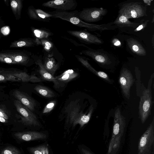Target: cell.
Wrapping results in <instances>:
<instances>
[{"instance_id": "cell-16", "label": "cell", "mask_w": 154, "mask_h": 154, "mask_svg": "<svg viewBox=\"0 0 154 154\" xmlns=\"http://www.w3.org/2000/svg\"><path fill=\"white\" fill-rule=\"evenodd\" d=\"M13 95L17 100L31 111L34 110L36 106L35 102L28 95L17 90L14 92Z\"/></svg>"}, {"instance_id": "cell-38", "label": "cell", "mask_w": 154, "mask_h": 154, "mask_svg": "<svg viewBox=\"0 0 154 154\" xmlns=\"http://www.w3.org/2000/svg\"><path fill=\"white\" fill-rule=\"evenodd\" d=\"M42 81V79L34 75H31L30 82H38Z\"/></svg>"}, {"instance_id": "cell-1", "label": "cell", "mask_w": 154, "mask_h": 154, "mask_svg": "<svg viewBox=\"0 0 154 154\" xmlns=\"http://www.w3.org/2000/svg\"><path fill=\"white\" fill-rule=\"evenodd\" d=\"M126 121L119 108L115 113L112 133L108 143L106 154H119L125 135Z\"/></svg>"}, {"instance_id": "cell-3", "label": "cell", "mask_w": 154, "mask_h": 154, "mask_svg": "<svg viewBox=\"0 0 154 154\" xmlns=\"http://www.w3.org/2000/svg\"><path fill=\"white\" fill-rule=\"evenodd\" d=\"M78 12L77 11H68L58 10L51 12L50 14L53 16V17L59 18L68 21L78 27L85 28L89 30L108 29V26H106L107 25H97L82 21L78 16Z\"/></svg>"}, {"instance_id": "cell-9", "label": "cell", "mask_w": 154, "mask_h": 154, "mask_svg": "<svg viewBox=\"0 0 154 154\" xmlns=\"http://www.w3.org/2000/svg\"><path fill=\"white\" fill-rule=\"evenodd\" d=\"M134 81L131 72L126 68H123L121 72L119 82L123 95L128 99L130 97V89Z\"/></svg>"}, {"instance_id": "cell-26", "label": "cell", "mask_w": 154, "mask_h": 154, "mask_svg": "<svg viewBox=\"0 0 154 154\" xmlns=\"http://www.w3.org/2000/svg\"><path fill=\"white\" fill-rule=\"evenodd\" d=\"M29 150L32 154H49L48 147L44 145L31 147Z\"/></svg>"}, {"instance_id": "cell-20", "label": "cell", "mask_w": 154, "mask_h": 154, "mask_svg": "<svg viewBox=\"0 0 154 154\" xmlns=\"http://www.w3.org/2000/svg\"><path fill=\"white\" fill-rule=\"evenodd\" d=\"M82 53L84 54L91 57L97 61L102 64H106L109 63L108 58L101 53L90 49L82 51Z\"/></svg>"}, {"instance_id": "cell-6", "label": "cell", "mask_w": 154, "mask_h": 154, "mask_svg": "<svg viewBox=\"0 0 154 154\" xmlns=\"http://www.w3.org/2000/svg\"><path fill=\"white\" fill-rule=\"evenodd\" d=\"M152 104L151 89L144 90L141 96L139 106V117L142 124L144 123L149 116Z\"/></svg>"}, {"instance_id": "cell-31", "label": "cell", "mask_w": 154, "mask_h": 154, "mask_svg": "<svg viewBox=\"0 0 154 154\" xmlns=\"http://www.w3.org/2000/svg\"><path fill=\"white\" fill-rule=\"evenodd\" d=\"M0 62L8 64H16V63L3 51H0Z\"/></svg>"}, {"instance_id": "cell-24", "label": "cell", "mask_w": 154, "mask_h": 154, "mask_svg": "<svg viewBox=\"0 0 154 154\" xmlns=\"http://www.w3.org/2000/svg\"><path fill=\"white\" fill-rule=\"evenodd\" d=\"M10 5L12 12L17 20L20 17L23 3L21 0H12L10 1Z\"/></svg>"}, {"instance_id": "cell-8", "label": "cell", "mask_w": 154, "mask_h": 154, "mask_svg": "<svg viewBox=\"0 0 154 154\" xmlns=\"http://www.w3.org/2000/svg\"><path fill=\"white\" fill-rule=\"evenodd\" d=\"M107 10L103 8H88L78 12L79 18L86 22H93L101 20L106 14Z\"/></svg>"}, {"instance_id": "cell-11", "label": "cell", "mask_w": 154, "mask_h": 154, "mask_svg": "<svg viewBox=\"0 0 154 154\" xmlns=\"http://www.w3.org/2000/svg\"><path fill=\"white\" fill-rule=\"evenodd\" d=\"M42 5L58 10L68 11L75 9L77 3L75 0H55L45 2Z\"/></svg>"}, {"instance_id": "cell-39", "label": "cell", "mask_w": 154, "mask_h": 154, "mask_svg": "<svg viewBox=\"0 0 154 154\" xmlns=\"http://www.w3.org/2000/svg\"><path fill=\"white\" fill-rule=\"evenodd\" d=\"M0 116L4 117L6 120H8V117L7 115L3 110L1 109H0Z\"/></svg>"}, {"instance_id": "cell-4", "label": "cell", "mask_w": 154, "mask_h": 154, "mask_svg": "<svg viewBox=\"0 0 154 154\" xmlns=\"http://www.w3.org/2000/svg\"><path fill=\"white\" fill-rule=\"evenodd\" d=\"M154 119L140 137L137 154H154Z\"/></svg>"}, {"instance_id": "cell-21", "label": "cell", "mask_w": 154, "mask_h": 154, "mask_svg": "<svg viewBox=\"0 0 154 154\" xmlns=\"http://www.w3.org/2000/svg\"><path fill=\"white\" fill-rule=\"evenodd\" d=\"M33 34L35 38L37 44H40L39 40L48 38L53 35L49 31L43 29H36L34 27L31 28Z\"/></svg>"}, {"instance_id": "cell-23", "label": "cell", "mask_w": 154, "mask_h": 154, "mask_svg": "<svg viewBox=\"0 0 154 154\" xmlns=\"http://www.w3.org/2000/svg\"><path fill=\"white\" fill-rule=\"evenodd\" d=\"M78 74L72 69H68L65 71L61 75L55 77L58 81L68 82L76 77Z\"/></svg>"}, {"instance_id": "cell-25", "label": "cell", "mask_w": 154, "mask_h": 154, "mask_svg": "<svg viewBox=\"0 0 154 154\" xmlns=\"http://www.w3.org/2000/svg\"><path fill=\"white\" fill-rule=\"evenodd\" d=\"M34 89L37 92L45 97L51 98L55 96V94L52 91L42 85H37L35 87Z\"/></svg>"}, {"instance_id": "cell-28", "label": "cell", "mask_w": 154, "mask_h": 154, "mask_svg": "<svg viewBox=\"0 0 154 154\" xmlns=\"http://www.w3.org/2000/svg\"><path fill=\"white\" fill-rule=\"evenodd\" d=\"M7 81L17 82L21 81V80L10 73L0 74V82Z\"/></svg>"}, {"instance_id": "cell-14", "label": "cell", "mask_w": 154, "mask_h": 154, "mask_svg": "<svg viewBox=\"0 0 154 154\" xmlns=\"http://www.w3.org/2000/svg\"><path fill=\"white\" fill-rule=\"evenodd\" d=\"M14 135L18 139L25 141L43 139L47 137L46 134L36 131L17 132L15 133Z\"/></svg>"}, {"instance_id": "cell-17", "label": "cell", "mask_w": 154, "mask_h": 154, "mask_svg": "<svg viewBox=\"0 0 154 154\" xmlns=\"http://www.w3.org/2000/svg\"><path fill=\"white\" fill-rule=\"evenodd\" d=\"M54 53H46L44 56V62L43 64L45 69L52 75L54 74L59 67V63L56 62L53 57Z\"/></svg>"}, {"instance_id": "cell-34", "label": "cell", "mask_w": 154, "mask_h": 154, "mask_svg": "<svg viewBox=\"0 0 154 154\" xmlns=\"http://www.w3.org/2000/svg\"><path fill=\"white\" fill-rule=\"evenodd\" d=\"M149 21L148 20H141L140 22V25L138 26V27L134 31H137L144 29L146 26Z\"/></svg>"}, {"instance_id": "cell-35", "label": "cell", "mask_w": 154, "mask_h": 154, "mask_svg": "<svg viewBox=\"0 0 154 154\" xmlns=\"http://www.w3.org/2000/svg\"><path fill=\"white\" fill-rule=\"evenodd\" d=\"M97 75L108 81H110L108 75L104 72L98 71L97 72Z\"/></svg>"}, {"instance_id": "cell-13", "label": "cell", "mask_w": 154, "mask_h": 154, "mask_svg": "<svg viewBox=\"0 0 154 154\" xmlns=\"http://www.w3.org/2000/svg\"><path fill=\"white\" fill-rule=\"evenodd\" d=\"M32 57L35 63L37 65L39 68V72L42 78L45 80L53 82L54 85L58 86L59 81L55 77L52 75L44 68L42 61V56L40 55L38 56L37 55L32 54Z\"/></svg>"}, {"instance_id": "cell-2", "label": "cell", "mask_w": 154, "mask_h": 154, "mask_svg": "<svg viewBox=\"0 0 154 154\" xmlns=\"http://www.w3.org/2000/svg\"><path fill=\"white\" fill-rule=\"evenodd\" d=\"M79 100L72 101L66 107L65 112L66 119L73 126L79 124L81 127L89 121L92 113L94 108L91 105L88 113H84L81 109Z\"/></svg>"}, {"instance_id": "cell-22", "label": "cell", "mask_w": 154, "mask_h": 154, "mask_svg": "<svg viewBox=\"0 0 154 154\" xmlns=\"http://www.w3.org/2000/svg\"><path fill=\"white\" fill-rule=\"evenodd\" d=\"M113 23L120 27H131L134 28L137 26L139 25L138 23L131 22L128 18L119 14L114 22Z\"/></svg>"}, {"instance_id": "cell-27", "label": "cell", "mask_w": 154, "mask_h": 154, "mask_svg": "<svg viewBox=\"0 0 154 154\" xmlns=\"http://www.w3.org/2000/svg\"><path fill=\"white\" fill-rule=\"evenodd\" d=\"M40 44L43 46L47 53H52V51L54 48L53 44L47 39H41L39 40Z\"/></svg>"}, {"instance_id": "cell-30", "label": "cell", "mask_w": 154, "mask_h": 154, "mask_svg": "<svg viewBox=\"0 0 154 154\" xmlns=\"http://www.w3.org/2000/svg\"><path fill=\"white\" fill-rule=\"evenodd\" d=\"M16 77L20 78L23 82H30L31 75H28L25 72H14L10 73Z\"/></svg>"}, {"instance_id": "cell-5", "label": "cell", "mask_w": 154, "mask_h": 154, "mask_svg": "<svg viewBox=\"0 0 154 154\" xmlns=\"http://www.w3.org/2000/svg\"><path fill=\"white\" fill-rule=\"evenodd\" d=\"M119 14L128 19L138 18L147 16L146 8L140 2L126 3L122 5L119 11Z\"/></svg>"}, {"instance_id": "cell-36", "label": "cell", "mask_w": 154, "mask_h": 154, "mask_svg": "<svg viewBox=\"0 0 154 154\" xmlns=\"http://www.w3.org/2000/svg\"><path fill=\"white\" fill-rule=\"evenodd\" d=\"M63 38H64V39H67L70 42L74 44V45L76 46H83L85 47H86L88 48L85 45L83 44H79V43H78L76 42L73 39H72L71 38H69L65 36H63L62 37Z\"/></svg>"}, {"instance_id": "cell-32", "label": "cell", "mask_w": 154, "mask_h": 154, "mask_svg": "<svg viewBox=\"0 0 154 154\" xmlns=\"http://www.w3.org/2000/svg\"><path fill=\"white\" fill-rule=\"evenodd\" d=\"M0 154H21V153L16 148L9 146L4 149L1 151Z\"/></svg>"}, {"instance_id": "cell-40", "label": "cell", "mask_w": 154, "mask_h": 154, "mask_svg": "<svg viewBox=\"0 0 154 154\" xmlns=\"http://www.w3.org/2000/svg\"><path fill=\"white\" fill-rule=\"evenodd\" d=\"M7 122V120L4 117L0 116V122L3 123H6Z\"/></svg>"}, {"instance_id": "cell-33", "label": "cell", "mask_w": 154, "mask_h": 154, "mask_svg": "<svg viewBox=\"0 0 154 154\" xmlns=\"http://www.w3.org/2000/svg\"><path fill=\"white\" fill-rule=\"evenodd\" d=\"M56 103V101L55 100L50 102L45 107L43 111V113H47L50 112L54 108Z\"/></svg>"}, {"instance_id": "cell-7", "label": "cell", "mask_w": 154, "mask_h": 154, "mask_svg": "<svg viewBox=\"0 0 154 154\" xmlns=\"http://www.w3.org/2000/svg\"><path fill=\"white\" fill-rule=\"evenodd\" d=\"M14 104L20 115L22 122L26 125L39 126L37 118L31 111L17 100L14 101Z\"/></svg>"}, {"instance_id": "cell-41", "label": "cell", "mask_w": 154, "mask_h": 154, "mask_svg": "<svg viewBox=\"0 0 154 154\" xmlns=\"http://www.w3.org/2000/svg\"><path fill=\"white\" fill-rule=\"evenodd\" d=\"M143 1L144 3L147 4L148 5H150L151 2L152 1L151 0H143Z\"/></svg>"}, {"instance_id": "cell-10", "label": "cell", "mask_w": 154, "mask_h": 154, "mask_svg": "<svg viewBox=\"0 0 154 154\" xmlns=\"http://www.w3.org/2000/svg\"><path fill=\"white\" fill-rule=\"evenodd\" d=\"M16 64L26 65L33 61L32 53L26 50H7L3 51Z\"/></svg>"}, {"instance_id": "cell-37", "label": "cell", "mask_w": 154, "mask_h": 154, "mask_svg": "<svg viewBox=\"0 0 154 154\" xmlns=\"http://www.w3.org/2000/svg\"><path fill=\"white\" fill-rule=\"evenodd\" d=\"M81 151L82 154H95L89 149L85 147L82 148Z\"/></svg>"}, {"instance_id": "cell-42", "label": "cell", "mask_w": 154, "mask_h": 154, "mask_svg": "<svg viewBox=\"0 0 154 154\" xmlns=\"http://www.w3.org/2000/svg\"><path fill=\"white\" fill-rule=\"evenodd\" d=\"M120 42L118 41V40H117L116 41V42H115L114 43V45H116V46H118V45H120Z\"/></svg>"}, {"instance_id": "cell-19", "label": "cell", "mask_w": 154, "mask_h": 154, "mask_svg": "<svg viewBox=\"0 0 154 154\" xmlns=\"http://www.w3.org/2000/svg\"><path fill=\"white\" fill-rule=\"evenodd\" d=\"M37 44L35 39L31 38H20L12 42L10 47L23 48L33 47Z\"/></svg>"}, {"instance_id": "cell-29", "label": "cell", "mask_w": 154, "mask_h": 154, "mask_svg": "<svg viewBox=\"0 0 154 154\" xmlns=\"http://www.w3.org/2000/svg\"><path fill=\"white\" fill-rule=\"evenodd\" d=\"M78 60L84 66L97 75L98 72L95 70L89 64L87 60L84 59L83 57L78 55H75Z\"/></svg>"}, {"instance_id": "cell-12", "label": "cell", "mask_w": 154, "mask_h": 154, "mask_svg": "<svg viewBox=\"0 0 154 154\" xmlns=\"http://www.w3.org/2000/svg\"><path fill=\"white\" fill-rule=\"evenodd\" d=\"M67 32L83 42L90 44H101V40L96 36L83 30H68Z\"/></svg>"}, {"instance_id": "cell-18", "label": "cell", "mask_w": 154, "mask_h": 154, "mask_svg": "<svg viewBox=\"0 0 154 154\" xmlns=\"http://www.w3.org/2000/svg\"><path fill=\"white\" fill-rule=\"evenodd\" d=\"M127 41L128 47L133 53L141 56H145L146 54L145 50L137 41L130 38L128 39Z\"/></svg>"}, {"instance_id": "cell-15", "label": "cell", "mask_w": 154, "mask_h": 154, "mask_svg": "<svg viewBox=\"0 0 154 154\" xmlns=\"http://www.w3.org/2000/svg\"><path fill=\"white\" fill-rule=\"evenodd\" d=\"M28 13L30 18L33 20L43 21H49L53 16L42 10L36 9L32 6L28 7Z\"/></svg>"}]
</instances>
